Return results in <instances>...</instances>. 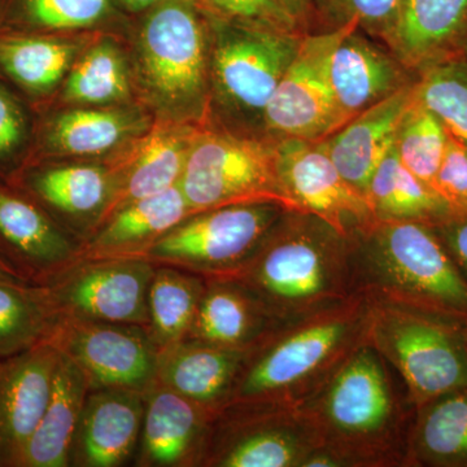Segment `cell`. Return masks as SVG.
<instances>
[{
	"instance_id": "6da1fadb",
	"label": "cell",
	"mask_w": 467,
	"mask_h": 467,
	"mask_svg": "<svg viewBox=\"0 0 467 467\" xmlns=\"http://www.w3.org/2000/svg\"><path fill=\"white\" fill-rule=\"evenodd\" d=\"M297 407L315 430L324 467H407L416 407L370 343L353 350Z\"/></svg>"
},
{
	"instance_id": "7a4b0ae2",
	"label": "cell",
	"mask_w": 467,
	"mask_h": 467,
	"mask_svg": "<svg viewBox=\"0 0 467 467\" xmlns=\"http://www.w3.org/2000/svg\"><path fill=\"white\" fill-rule=\"evenodd\" d=\"M260 301L276 324L355 296L349 238L315 214L287 211L247 263L226 275Z\"/></svg>"
},
{
	"instance_id": "3957f363",
	"label": "cell",
	"mask_w": 467,
	"mask_h": 467,
	"mask_svg": "<svg viewBox=\"0 0 467 467\" xmlns=\"http://www.w3.org/2000/svg\"><path fill=\"white\" fill-rule=\"evenodd\" d=\"M370 301L361 295L276 325L248 349L232 400L297 405L368 342Z\"/></svg>"
},
{
	"instance_id": "277c9868",
	"label": "cell",
	"mask_w": 467,
	"mask_h": 467,
	"mask_svg": "<svg viewBox=\"0 0 467 467\" xmlns=\"http://www.w3.org/2000/svg\"><path fill=\"white\" fill-rule=\"evenodd\" d=\"M353 291L467 321V279L430 221L374 220L349 236Z\"/></svg>"
},
{
	"instance_id": "5b68a950",
	"label": "cell",
	"mask_w": 467,
	"mask_h": 467,
	"mask_svg": "<svg viewBox=\"0 0 467 467\" xmlns=\"http://www.w3.org/2000/svg\"><path fill=\"white\" fill-rule=\"evenodd\" d=\"M368 342L400 377L416 408L467 386L466 319L370 301Z\"/></svg>"
},
{
	"instance_id": "8992f818",
	"label": "cell",
	"mask_w": 467,
	"mask_h": 467,
	"mask_svg": "<svg viewBox=\"0 0 467 467\" xmlns=\"http://www.w3.org/2000/svg\"><path fill=\"white\" fill-rule=\"evenodd\" d=\"M144 14L138 42L147 90L171 119H196L207 104L212 17L199 0H162Z\"/></svg>"
},
{
	"instance_id": "52a82bcc",
	"label": "cell",
	"mask_w": 467,
	"mask_h": 467,
	"mask_svg": "<svg viewBox=\"0 0 467 467\" xmlns=\"http://www.w3.org/2000/svg\"><path fill=\"white\" fill-rule=\"evenodd\" d=\"M276 143L198 126L180 181L193 213L263 202L297 211L279 177Z\"/></svg>"
},
{
	"instance_id": "ba28073f",
	"label": "cell",
	"mask_w": 467,
	"mask_h": 467,
	"mask_svg": "<svg viewBox=\"0 0 467 467\" xmlns=\"http://www.w3.org/2000/svg\"><path fill=\"white\" fill-rule=\"evenodd\" d=\"M288 209L276 202H243L198 212L153 243L143 257L204 278L241 269Z\"/></svg>"
},
{
	"instance_id": "9c48e42d",
	"label": "cell",
	"mask_w": 467,
	"mask_h": 467,
	"mask_svg": "<svg viewBox=\"0 0 467 467\" xmlns=\"http://www.w3.org/2000/svg\"><path fill=\"white\" fill-rule=\"evenodd\" d=\"M317 448L297 405L236 401L214 417L199 467H301Z\"/></svg>"
},
{
	"instance_id": "30bf717a",
	"label": "cell",
	"mask_w": 467,
	"mask_h": 467,
	"mask_svg": "<svg viewBox=\"0 0 467 467\" xmlns=\"http://www.w3.org/2000/svg\"><path fill=\"white\" fill-rule=\"evenodd\" d=\"M306 33H282L212 18L209 73L218 97L236 112L263 119Z\"/></svg>"
},
{
	"instance_id": "8fae6325",
	"label": "cell",
	"mask_w": 467,
	"mask_h": 467,
	"mask_svg": "<svg viewBox=\"0 0 467 467\" xmlns=\"http://www.w3.org/2000/svg\"><path fill=\"white\" fill-rule=\"evenodd\" d=\"M353 24L303 36L261 119L275 140H324L349 122L335 98L328 66L335 46Z\"/></svg>"
},
{
	"instance_id": "7c38bea8",
	"label": "cell",
	"mask_w": 467,
	"mask_h": 467,
	"mask_svg": "<svg viewBox=\"0 0 467 467\" xmlns=\"http://www.w3.org/2000/svg\"><path fill=\"white\" fill-rule=\"evenodd\" d=\"M155 269L146 257L79 259L42 287L57 316L146 327Z\"/></svg>"
},
{
	"instance_id": "4fadbf2b",
	"label": "cell",
	"mask_w": 467,
	"mask_h": 467,
	"mask_svg": "<svg viewBox=\"0 0 467 467\" xmlns=\"http://www.w3.org/2000/svg\"><path fill=\"white\" fill-rule=\"evenodd\" d=\"M47 342L84 373L88 391L144 393L155 383L159 352L143 326L57 316Z\"/></svg>"
},
{
	"instance_id": "5bb4252c",
	"label": "cell",
	"mask_w": 467,
	"mask_h": 467,
	"mask_svg": "<svg viewBox=\"0 0 467 467\" xmlns=\"http://www.w3.org/2000/svg\"><path fill=\"white\" fill-rule=\"evenodd\" d=\"M278 171L297 211L315 214L349 238L376 220L367 196L340 173L324 140H278Z\"/></svg>"
},
{
	"instance_id": "9a60e30c",
	"label": "cell",
	"mask_w": 467,
	"mask_h": 467,
	"mask_svg": "<svg viewBox=\"0 0 467 467\" xmlns=\"http://www.w3.org/2000/svg\"><path fill=\"white\" fill-rule=\"evenodd\" d=\"M81 242L27 193L0 178V260L29 285L47 284L79 260Z\"/></svg>"
},
{
	"instance_id": "2e32d148",
	"label": "cell",
	"mask_w": 467,
	"mask_h": 467,
	"mask_svg": "<svg viewBox=\"0 0 467 467\" xmlns=\"http://www.w3.org/2000/svg\"><path fill=\"white\" fill-rule=\"evenodd\" d=\"M9 182L27 193L79 242L103 220L116 189L112 162H32Z\"/></svg>"
},
{
	"instance_id": "e0dca14e",
	"label": "cell",
	"mask_w": 467,
	"mask_h": 467,
	"mask_svg": "<svg viewBox=\"0 0 467 467\" xmlns=\"http://www.w3.org/2000/svg\"><path fill=\"white\" fill-rule=\"evenodd\" d=\"M58 350L43 342L0 359V467H18L54 387Z\"/></svg>"
},
{
	"instance_id": "ac0fdd59",
	"label": "cell",
	"mask_w": 467,
	"mask_h": 467,
	"mask_svg": "<svg viewBox=\"0 0 467 467\" xmlns=\"http://www.w3.org/2000/svg\"><path fill=\"white\" fill-rule=\"evenodd\" d=\"M143 396V423L134 465L199 467L216 411L156 382Z\"/></svg>"
},
{
	"instance_id": "d6986e66",
	"label": "cell",
	"mask_w": 467,
	"mask_h": 467,
	"mask_svg": "<svg viewBox=\"0 0 467 467\" xmlns=\"http://www.w3.org/2000/svg\"><path fill=\"white\" fill-rule=\"evenodd\" d=\"M143 416L142 392L90 389L70 448V466L119 467L134 460Z\"/></svg>"
},
{
	"instance_id": "ffe728a7",
	"label": "cell",
	"mask_w": 467,
	"mask_h": 467,
	"mask_svg": "<svg viewBox=\"0 0 467 467\" xmlns=\"http://www.w3.org/2000/svg\"><path fill=\"white\" fill-rule=\"evenodd\" d=\"M383 42L416 76L445 61L465 58L467 0H400L398 17Z\"/></svg>"
},
{
	"instance_id": "44dd1931",
	"label": "cell",
	"mask_w": 467,
	"mask_h": 467,
	"mask_svg": "<svg viewBox=\"0 0 467 467\" xmlns=\"http://www.w3.org/2000/svg\"><path fill=\"white\" fill-rule=\"evenodd\" d=\"M140 110L82 107L48 116L34 138L27 164L58 158H97L149 130Z\"/></svg>"
},
{
	"instance_id": "7402d4cb",
	"label": "cell",
	"mask_w": 467,
	"mask_h": 467,
	"mask_svg": "<svg viewBox=\"0 0 467 467\" xmlns=\"http://www.w3.org/2000/svg\"><path fill=\"white\" fill-rule=\"evenodd\" d=\"M196 129L187 121L165 119L113 160L116 189L103 220L130 202L178 186Z\"/></svg>"
},
{
	"instance_id": "603a6c76",
	"label": "cell",
	"mask_w": 467,
	"mask_h": 467,
	"mask_svg": "<svg viewBox=\"0 0 467 467\" xmlns=\"http://www.w3.org/2000/svg\"><path fill=\"white\" fill-rule=\"evenodd\" d=\"M328 75L337 104L349 121L417 79L391 52L365 36L356 24L331 52Z\"/></svg>"
},
{
	"instance_id": "cb8c5ba5",
	"label": "cell",
	"mask_w": 467,
	"mask_h": 467,
	"mask_svg": "<svg viewBox=\"0 0 467 467\" xmlns=\"http://www.w3.org/2000/svg\"><path fill=\"white\" fill-rule=\"evenodd\" d=\"M180 184L117 209L85 239L79 259L143 257L153 243L192 216Z\"/></svg>"
},
{
	"instance_id": "d4e9b609",
	"label": "cell",
	"mask_w": 467,
	"mask_h": 467,
	"mask_svg": "<svg viewBox=\"0 0 467 467\" xmlns=\"http://www.w3.org/2000/svg\"><path fill=\"white\" fill-rule=\"evenodd\" d=\"M416 85L417 79L353 117L340 130L324 140L340 173L365 196L371 175L392 149L402 117L416 98Z\"/></svg>"
},
{
	"instance_id": "484cf974",
	"label": "cell",
	"mask_w": 467,
	"mask_h": 467,
	"mask_svg": "<svg viewBox=\"0 0 467 467\" xmlns=\"http://www.w3.org/2000/svg\"><path fill=\"white\" fill-rule=\"evenodd\" d=\"M247 353L183 340L159 353L155 382L218 413L232 400Z\"/></svg>"
},
{
	"instance_id": "4316f807",
	"label": "cell",
	"mask_w": 467,
	"mask_h": 467,
	"mask_svg": "<svg viewBox=\"0 0 467 467\" xmlns=\"http://www.w3.org/2000/svg\"><path fill=\"white\" fill-rule=\"evenodd\" d=\"M276 322L259 300L226 276L205 278L196 317L184 340L229 349H250Z\"/></svg>"
},
{
	"instance_id": "83f0119b",
	"label": "cell",
	"mask_w": 467,
	"mask_h": 467,
	"mask_svg": "<svg viewBox=\"0 0 467 467\" xmlns=\"http://www.w3.org/2000/svg\"><path fill=\"white\" fill-rule=\"evenodd\" d=\"M88 380L72 359L58 352L50 400L27 441L18 467H67Z\"/></svg>"
},
{
	"instance_id": "f1b7e54d",
	"label": "cell",
	"mask_w": 467,
	"mask_h": 467,
	"mask_svg": "<svg viewBox=\"0 0 467 467\" xmlns=\"http://www.w3.org/2000/svg\"><path fill=\"white\" fill-rule=\"evenodd\" d=\"M78 50V43L55 34L0 29V76L39 99L60 85Z\"/></svg>"
},
{
	"instance_id": "f546056e",
	"label": "cell",
	"mask_w": 467,
	"mask_h": 467,
	"mask_svg": "<svg viewBox=\"0 0 467 467\" xmlns=\"http://www.w3.org/2000/svg\"><path fill=\"white\" fill-rule=\"evenodd\" d=\"M407 467H467V386L416 408Z\"/></svg>"
},
{
	"instance_id": "4dcf8cb0",
	"label": "cell",
	"mask_w": 467,
	"mask_h": 467,
	"mask_svg": "<svg viewBox=\"0 0 467 467\" xmlns=\"http://www.w3.org/2000/svg\"><path fill=\"white\" fill-rule=\"evenodd\" d=\"M204 288L202 275L181 267L156 265L149 291L146 330L159 353L186 339Z\"/></svg>"
},
{
	"instance_id": "1f68e13d",
	"label": "cell",
	"mask_w": 467,
	"mask_h": 467,
	"mask_svg": "<svg viewBox=\"0 0 467 467\" xmlns=\"http://www.w3.org/2000/svg\"><path fill=\"white\" fill-rule=\"evenodd\" d=\"M367 198L376 220L432 221L450 211L431 187L401 164L393 147L371 175Z\"/></svg>"
},
{
	"instance_id": "d6a6232c",
	"label": "cell",
	"mask_w": 467,
	"mask_h": 467,
	"mask_svg": "<svg viewBox=\"0 0 467 467\" xmlns=\"http://www.w3.org/2000/svg\"><path fill=\"white\" fill-rule=\"evenodd\" d=\"M55 321L42 285L0 279V359L47 342Z\"/></svg>"
},
{
	"instance_id": "836d02e7",
	"label": "cell",
	"mask_w": 467,
	"mask_h": 467,
	"mask_svg": "<svg viewBox=\"0 0 467 467\" xmlns=\"http://www.w3.org/2000/svg\"><path fill=\"white\" fill-rule=\"evenodd\" d=\"M115 14V0H5L0 29L46 34L90 29Z\"/></svg>"
},
{
	"instance_id": "e575fe53",
	"label": "cell",
	"mask_w": 467,
	"mask_h": 467,
	"mask_svg": "<svg viewBox=\"0 0 467 467\" xmlns=\"http://www.w3.org/2000/svg\"><path fill=\"white\" fill-rule=\"evenodd\" d=\"M130 95L128 67L121 50L109 39L100 41L76 61L64 85L67 103L103 107Z\"/></svg>"
},
{
	"instance_id": "d590c367",
	"label": "cell",
	"mask_w": 467,
	"mask_h": 467,
	"mask_svg": "<svg viewBox=\"0 0 467 467\" xmlns=\"http://www.w3.org/2000/svg\"><path fill=\"white\" fill-rule=\"evenodd\" d=\"M448 140V129L432 110L418 99L416 92L393 142V150L401 164L432 189Z\"/></svg>"
},
{
	"instance_id": "8d00e7d4",
	"label": "cell",
	"mask_w": 467,
	"mask_h": 467,
	"mask_svg": "<svg viewBox=\"0 0 467 467\" xmlns=\"http://www.w3.org/2000/svg\"><path fill=\"white\" fill-rule=\"evenodd\" d=\"M417 97L454 137L467 143V58L445 61L417 75Z\"/></svg>"
},
{
	"instance_id": "74e56055",
	"label": "cell",
	"mask_w": 467,
	"mask_h": 467,
	"mask_svg": "<svg viewBox=\"0 0 467 467\" xmlns=\"http://www.w3.org/2000/svg\"><path fill=\"white\" fill-rule=\"evenodd\" d=\"M33 129L20 98L0 79V178L11 181L30 155Z\"/></svg>"
},
{
	"instance_id": "f35d334b",
	"label": "cell",
	"mask_w": 467,
	"mask_h": 467,
	"mask_svg": "<svg viewBox=\"0 0 467 467\" xmlns=\"http://www.w3.org/2000/svg\"><path fill=\"white\" fill-rule=\"evenodd\" d=\"M400 0H313L315 18L331 29L358 24V29L377 38H386L398 17Z\"/></svg>"
},
{
	"instance_id": "ab89813d",
	"label": "cell",
	"mask_w": 467,
	"mask_h": 467,
	"mask_svg": "<svg viewBox=\"0 0 467 467\" xmlns=\"http://www.w3.org/2000/svg\"><path fill=\"white\" fill-rule=\"evenodd\" d=\"M209 16L235 26L282 33H306L281 0H199Z\"/></svg>"
},
{
	"instance_id": "60d3db41",
	"label": "cell",
	"mask_w": 467,
	"mask_h": 467,
	"mask_svg": "<svg viewBox=\"0 0 467 467\" xmlns=\"http://www.w3.org/2000/svg\"><path fill=\"white\" fill-rule=\"evenodd\" d=\"M432 189L451 211H467V143L451 133Z\"/></svg>"
},
{
	"instance_id": "b9f144b4",
	"label": "cell",
	"mask_w": 467,
	"mask_h": 467,
	"mask_svg": "<svg viewBox=\"0 0 467 467\" xmlns=\"http://www.w3.org/2000/svg\"><path fill=\"white\" fill-rule=\"evenodd\" d=\"M467 279V211H448L430 221Z\"/></svg>"
},
{
	"instance_id": "7bdbcfd3",
	"label": "cell",
	"mask_w": 467,
	"mask_h": 467,
	"mask_svg": "<svg viewBox=\"0 0 467 467\" xmlns=\"http://www.w3.org/2000/svg\"><path fill=\"white\" fill-rule=\"evenodd\" d=\"M281 3L290 11L292 16L299 21L304 29L306 30L312 20H315L313 0H281Z\"/></svg>"
},
{
	"instance_id": "ee69618b",
	"label": "cell",
	"mask_w": 467,
	"mask_h": 467,
	"mask_svg": "<svg viewBox=\"0 0 467 467\" xmlns=\"http://www.w3.org/2000/svg\"><path fill=\"white\" fill-rule=\"evenodd\" d=\"M122 7L128 9L129 12L133 14H142L147 9L152 8L153 5L162 2V0H117Z\"/></svg>"
},
{
	"instance_id": "f6af8a7d",
	"label": "cell",
	"mask_w": 467,
	"mask_h": 467,
	"mask_svg": "<svg viewBox=\"0 0 467 467\" xmlns=\"http://www.w3.org/2000/svg\"><path fill=\"white\" fill-rule=\"evenodd\" d=\"M0 279H3V281L15 282V284H26L14 270L9 269L2 260H0Z\"/></svg>"
},
{
	"instance_id": "bcb514c9",
	"label": "cell",
	"mask_w": 467,
	"mask_h": 467,
	"mask_svg": "<svg viewBox=\"0 0 467 467\" xmlns=\"http://www.w3.org/2000/svg\"><path fill=\"white\" fill-rule=\"evenodd\" d=\"M5 0H0V14H2L3 7H5Z\"/></svg>"
},
{
	"instance_id": "7dc6e473",
	"label": "cell",
	"mask_w": 467,
	"mask_h": 467,
	"mask_svg": "<svg viewBox=\"0 0 467 467\" xmlns=\"http://www.w3.org/2000/svg\"><path fill=\"white\" fill-rule=\"evenodd\" d=\"M466 58H467V47H466Z\"/></svg>"
}]
</instances>
